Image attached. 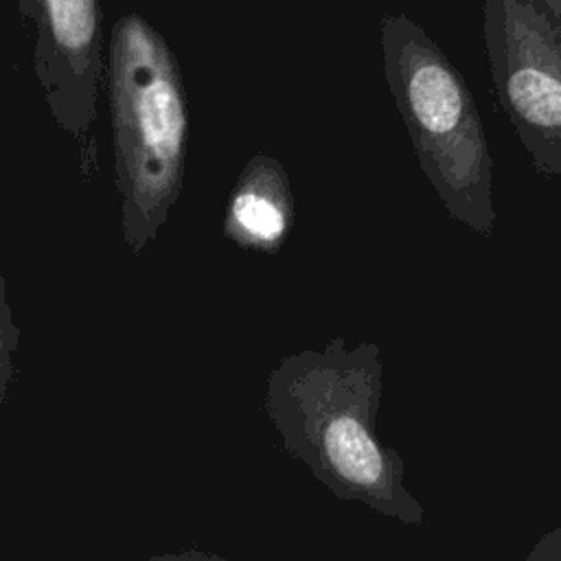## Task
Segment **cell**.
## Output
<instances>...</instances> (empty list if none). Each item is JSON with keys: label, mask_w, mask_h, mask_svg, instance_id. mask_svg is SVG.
Wrapping results in <instances>:
<instances>
[{"label": "cell", "mask_w": 561, "mask_h": 561, "mask_svg": "<svg viewBox=\"0 0 561 561\" xmlns=\"http://www.w3.org/2000/svg\"><path fill=\"white\" fill-rule=\"evenodd\" d=\"M296 221V202L285 167L265 153L252 156L228 193L221 234L241 250L276 254Z\"/></svg>", "instance_id": "6"}, {"label": "cell", "mask_w": 561, "mask_h": 561, "mask_svg": "<svg viewBox=\"0 0 561 561\" xmlns=\"http://www.w3.org/2000/svg\"><path fill=\"white\" fill-rule=\"evenodd\" d=\"M383 77L416 164L445 213L489 239L495 228L493 156L462 72L408 13L379 22Z\"/></svg>", "instance_id": "3"}, {"label": "cell", "mask_w": 561, "mask_h": 561, "mask_svg": "<svg viewBox=\"0 0 561 561\" xmlns=\"http://www.w3.org/2000/svg\"><path fill=\"white\" fill-rule=\"evenodd\" d=\"M147 561H228L224 557H219L217 552H208V550H178V552H162V554H156Z\"/></svg>", "instance_id": "9"}, {"label": "cell", "mask_w": 561, "mask_h": 561, "mask_svg": "<svg viewBox=\"0 0 561 561\" xmlns=\"http://www.w3.org/2000/svg\"><path fill=\"white\" fill-rule=\"evenodd\" d=\"M20 327L13 322V313H11V305L7 298V280L0 272V405L7 399L9 386L13 381V355L18 351L20 344Z\"/></svg>", "instance_id": "7"}, {"label": "cell", "mask_w": 561, "mask_h": 561, "mask_svg": "<svg viewBox=\"0 0 561 561\" xmlns=\"http://www.w3.org/2000/svg\"><path fill=\"white\" fill-rule=\"evenodd\" d=\"M381 399V348L331 337L322 348L278 359L267 375L263 408L285 451L335 497L421 526L425 508L405 486V462L377 434Z\"/></svg>", "instance_id": "1"}, {"label": "cell", "mask_w": 561, "mask_h": 561, "mask_svg": "<svg viewBox=\"0 0 561 561\" xmlns=\"http://www.w3.org/2000/svg\"><path fill=\"white\" fill-rule=\"evenodd\" d=\"M524 561H561V526L541 535Z\"/></svg>", "instance_id": "8"}, {"label": "cell", "mask_w": 561, "mask_h": 561, "mask_svg": "<svg viewBox=\"0 0 561 561\" xmlns=\"http://www.w3.org/2000/svg\"><path fill=\"white\" fill-rule=\"evenodd\" d=\"M121 230L140 254L180 199L188 149V99L164 35L138 13L121 15L105 70Z\"/></svg>", "instance_id": "2"}, {"label": "cell", "mask_w": 561, "mask_h": 561, "mask_svg": "<svg viewBox=\"0 0 561 561\" xmlns=\"http://www.w3.org/2000/svg\"><path fill=\"white\" fill-rule=\"evenodd\" d=\"M497 107L539 175L561 180V0H484Z\"/></svg>", "instance_id": "4"}, {"label": "cell", "mask_w": 561, "mask_h": 561, "mask_svg": "<svg viewBox=\"0 0 561 561\" xmlns=\"http://www.w3.org/2000/svg\"><path fill=\"white\" fill-rule=\"evenodd\" d=\"M18 11L35 26V75L57 127L79 145L88 180L96 167L92 125L107 70L103 7L99 0H20Z\"/></svg>", "instance_id": "5"}]
</instances>
